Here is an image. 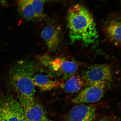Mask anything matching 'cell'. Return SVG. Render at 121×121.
Masks as SVG:
<instances>
[{
    "label": "cell",
    "instance_id": "1",
    "mask_svg": "<svg viewBox=\"0 0 121 121\" xmlns=\"http://www.w3.org/2000/svg\"><path fill=\"white\" fill-rule=\"evenodd\" d=\"M66 18L72 43L80 42L88 46L97 41L99 36L94 18L86 7L78 4L72 6L68 11Z\"/></svg>",
    "mask_w": 121,
    "mask_h": 121
},
{
    "label": "cell",
    "instance_id": "2",
    "mask_svg": "<svg viewBox=\"0 0 121 121\" xmlns=\"http://www.w3.org/2000/svg\"><path fill=\"white\" fill-rule=\"evenodd\" d=\"M38 68L34 62L25 60H20L12 68L10 82L19 99H34L35 90L33 78Z\"/></svg>",
    "mask_w": 121,
    "mask_h": 121
},
{
    "label": "cell",
    "instance_id": "3",
    "mask_svg": "<svg viewBox=\"0 0 121 121\" xmlns=\"http://www.w3.org/2000/svg\"><path fill=\"white\" fill-rule=\"evenodd\" d=\"M112 69L110 65L96 64L91 66L83 72L81 76L84 86H88L97 82L111 81Z\"/></svg>",
    "mask_w": 121,
    "mask_h": 121
},
{
    "label": "cell",
    "instance_id": "4",
    "mask_svg": "<svg viewBox=\"0 0 121 121\" xmlns=\"http://www.w3.org/2000/svg\"><path fill=\"white\" fill-rule=\"evenodd\" d=\"M0 117L5 121H28L19 102L10 96L0 97Z\"/></svg>",
    "mask_w": 121,
    "mask_h": 121
},
{
    "label": "cell",
    "instance_id": "5",
    "mask_svg": "<svg viewBox=\"0 0 121 121\" xmlns=\"http://www.w3.org/2000/svg\"><path fill=\"white\" fill-rule=\"evenodd\" d=\"M108 82H101L87 86L72 100L76 104L91 103L97 102L104 97Z\"/></svg>",
    "mask_w": 121,
    "mask_h": 121
},
{
    "label": "cell",
    "instance_id": "6",
    "mask_svg": "<svg viewBox=\"0 0 121 121\" xmlns=\"http://www.w3.org/2000/svg\"><path fill=\"white\" fill-rule=\"evenodd\" d=\"M103 31L106 38L115 46L121 45V18L118 13H112L103 22Z\"/></svg>",
    "mask_w": 121,
    "mask_h": 121
},
{
    "label": "cell",
    "instance_id": "7",
    "mask_svg": "<svg viewBox=\"0 0 121 121\" xmlns=\"http://www.w3.org/2000/svg\"><path fill=\"white\" fill-rule=\"evenodd\" d=\"M65 116V121H93L97 115V107L94 104H77Z\"/></svg>",
    "mask_w": 121,
    "mask_h": 121
},
{
    "label": "cell",
    "instance_id": "8",
    "mask_svg": "<svg viewBox=\"0 0 121 121\" xmlns=\"http://www.w3.org/2000/svg\"><path fill=\"white\" fill-rule=\"evenodd\" d=\"M28 121H41L47 117L43 107L35 99H19Z\"/></svg>",
    "mask_w": 121,
    "mask_h": 121
},
{
    "label": "cell",
    "instance_id": "9",
    "mask_svg": "<svg viewBox=\"0 0 121 121\" xmlns=\"http://www.w3.org/2000/svg\"><path fill=\"white\" fill-rule=\"evenodd\" d=\"M61 29L55 24L48 25L43 29L41 34L49 51L56 50L59 45L61 39Z\"/></svg>",
    "mask_w": 121,
    "mask_h": 121
},
{
    "label": "cell",
    "instance_id": "10",
    "mask_svg": "<svg viewBox=\"0 0 121 121\" xmlns=\"http://www.w3.org/2000/svg\"><path fill=\"white\" fill-rule=\"evenodd\" d=\"M47 65L54 71L68 78L74 74L78 70V66L74 60H66L65 58L58 57L52 60L48 61Z\"/></svg>",
    "mask_w": 121,
    "mask_h": 121
},
{
    "label": "cell",
    "instance_id": "11",
    "mask_svg": "<svg viewBox=\"0 0 121 121\" xmlns=\"http://www.w3.org/2000/svg\"><path fill=\"white\" fill-rule=\"evenodd\" d=\"M19 14L25 20L40 21L34 11L31 0H16Z\"/></svg>",
    "mask_w": 121,
    "mask_h": 121
},
{
    "label": "cell",
    "instance_id": "12",
    "mask_svg": "<svg viewBox=\"0 0 121 121\" xmlns=\"http://www.w3.org/2000/svg\"><path fill=\"white\" fill-rule=\"evenodd\" d=\"M33 81L35 86L43 91H48L62 86L63 81L53 80L47 76L42 74L34 75Z\"/></svg>",
    "mask_w": 121,
    "mask_h": 121
},
{
    "label": "cell",
    "instance_id": "13",
    "mask_svg": "<svg viewBox=\"0 0 121 121\" xmlns=\"http://www.w3.org/2000/svg\"><path fill=\"white\" fill-rule=\"evenodd\" d=\"M62 86L67 93H72L79 91L84 85L81 76L74 75L70 77Z\"/></svg>",
    "mask_w": 121,
    "mask_h": 121
},
{
    "label": "cell",
    "instance_id": "14",
    "mask_svg": "<svg viewBox=\"0 0 121 121\" xmlns=\"http://www.w3.org/2000/svg\"><path fill=\"white\" fill-rule=\"evenodd\" d=\"M34 11L40 20L46 17L43 12L44 4L46 3L53 2L56 0H31Z\"/></svg>",
    "mask_w": 121,
    "mask_h": 121
},
{
    "label": "cell",
    "instance_id": "15",
    "mask_svg": "<svg viewBox=\"0 0 121 121\" xmlns=\"http://www.w3.org/2000/svg\"><path fill=\"white\" fill-rule=\"evenodd\" d=\"M95 121H119L117 118L111 116L104 117Z\"/></svg>",
    "mask_w": 121,
    "mask_h": 121
},
{
    "label": "cell",
    "instance_id": "16",
    "mask_svg": "<svg viewBox=\"0 0 121 121\" xmlns=\"http://www.w3.org/2000/svg\"><path fill=\"white\" fill-rule=\"evenodd\" d=\"M41 121H52L50 120L49 119H48L47 117L45 118V119L42 120Z\"/></svg>",
    "mask_w": 121,
    "mask_h": 121
},
{
    "label": "cell",
    "instance_id": "17",
    "mask_svg": "<svg viewBox=\"0 0 121 121\" xmlns=\"http://www.w3.org/2000/svg\"><path fill=\"white\" fill-rule=\"evenodd\" d=\"M0 121H5L2 118L0 117Z\"/></svg>",
    "mask_w": 121,
    "mask_h": 121
}]
</instances>
